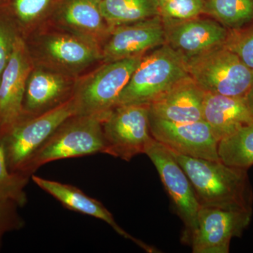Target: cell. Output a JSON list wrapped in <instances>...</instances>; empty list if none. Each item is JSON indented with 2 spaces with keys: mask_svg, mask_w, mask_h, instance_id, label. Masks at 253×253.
Here are the masks:
<instances>
[{
  "mask_svg": "<svg viewBox=\"0 0 253 253\" xmlns=\"http://www.w3.org/2000/svg\"><path fill=\"white\" fill-rule=\"evenodd\" d=\"M171 151L187 174L200 207L253 211V192L247 169Z\"/></svg>",
  "mask_w": 253,
  "mask_h": 253,
  "instance_id": "obj_1",
  "label": "cell"
},
{
  "mask_svg": "<svg viewBox=\"0 0 253 253\" xmlns=\"http://www.w3.org/2000/svg\"><path fill=\"white\" fill-rule=\"evenodd\" d=\"M33 64L78 78L102 61L99 46L47 24L24 40Z\"/></svg>",
  "mask_w": 253,
  "mask_h": 253,
  "instance_id": "obj_2",
  "label": "cell"
},
{
  "mask_svg": "<svg viewBox=\"0 0 253 253\" xmlns=\"http://www.w3.org/2000/svg\"><path fill=\"white\" fill-rule=\"evenodd\" d=\"M144 55L102 63L78 77L73 94L76 115L104 121L117 106L120 95Z\"/></svg>",
  "mask_w": 253,
  "mask_h": 253,
  "instance_id": "obj_3",
  "label": "cell"
},
{
  "mask_svg": "<svg viewBox=\"0 0 253 253\" xmlns=\"http://www.w3.org/2000/svg\"><path fill=\"white\" fill-rule=\"evenodd\" d=\"M186 58L166 43L145 54L120 95L118 105H149L189 76Z\"/></svg>",
  "mask_w": 253,
  "mask_h": 253,
  "instance_id": "obj_4",
  "label": "cell"
},
{
  "mask_svg": "<svg viewBox=\"0 0 253 253\" xmlns=\"http://www.w3.org/2000/svg\"><path fill=\"white\" fill-rule=\"evenodd\" d=\"M102 121L85 116L68 118L32 156L21 172L28 176L48 163L66 158L104 154Z\"/></svg>",
  "mask_w": 253,
  "mask_h": 253,
  "instance_id": "obj_5",
  "label": "cell"
},
{
  "mask_svg": "<svg viewBox=\"0 0 253 253\" xmlns=\"http://www.w3.org/2000/svg\"><path fill=\"white\" fill-rule=\"evenodd\" d=\"M190 77L205 91L245 97L253 83V70L225 45L186 58Z\"/></svg>",
  "mask_w": 253,
  "mask_h": 253,
  "instance_id": "obj_6",
  "label": "cell"
},
{
  "mask_svg": "<svg viewBox=\"0 0 253 253\" xmlns=\"http://www.w3.org/2000/svg\"><path fill=\"white\" fill-rule=\"evenodd\" d=\"M76 114L72 96L66 102L41 114L23 116L0 138L9 170L21 174L42 145L66 120Z\"/></svg>",
  "mask_w": 253,
  "mask_h": 253,
  "instance_id": "obj_7",
  "label": "cell"
},
{
  "mask_svg": "<svg viewBox=\"0 0 253 253\" xmlns=\"http://www.w3.org/2000/svg\"><path fill=\"white\" fill-rule=\"evenodd\" d=\"M104 154L130 161L145 154L153 139L150 130L149 105H118L102 121Z\"/></svg>",
  "mask_w": 253,
  "mask_h": 253,
  "instance_id": "obj_8",
  "label": "cell"
},
{
  "mask_svg": "<svg viewBox=\"0 0 253 253\" xmlns=\"http://www.w3.org/2000/svg\"><path fill=\"white\" fill-rule=\"evenodd\" d=\"M144 154L154 163L174 211L184 223L185 232L183 239L187 243L197 225L200 208L191 181L172 151L154 138L146 146Z\"/></svg>",
  "mask_w": 253,
  "mask_h": 253,
  "instance_id": "obj_9",
  "label": "cell"
},
{
  "mask_svg": "<svg viewBox=\"0 0 253 253\" xmlns=\"http://www.w3.org/2000/svg\"><path fill=\"white\" fill-rule=\"evenodd\" d=\"M253 211L200 207L197 225L187 243L194 253H228L233 238L241 237Z\"/></svg>",
  "mask_w": 253,
  "mask_h": 253,
  "instance_id": "obj_10",
  "label": "cell"
},
{
  "mask_svg": "<svg viewBox=\"0 0 253 253\" xmlns=\"http://www.w3.org/2000/svg\"><path fill=\"white\" fill-rule=\"evenodd\" d=\"M153 138L174 152L211 161H219L218 141L204 121L169 122L149 115Z\"/></svg>",
  "mask_w": 253,
  "mask_h": 253,
  "instance_id": "obj_11",
  "label": "cell"
},
{
  "mask_svg": "<svg viewBox=\"0 0 253 253\" xmlns=\"http://www.w3.org/2000/svg\"><path fill=\"white\" fill-rule=\"evenodd\" d=\"M166 43V28L161 15L116 26L111 28L101 47V63L144 55Z\"/></svg>",
  "mask_w": 253,
  "mask_h": 253,
  "instance_id": "obj_12",
  "label": "cell"
},
{
  "mask_svg": "<svg viewBox=\"0 0 253 253\" xmlns=\"http://www.w3.org/2000/svg\"><path fill=\"white\" fill-rule=\"evenodd\" d=\"M33 67L26 42L18 36L0 79V138L23 116L26 84Z\"/></svg>",
  "mask_w": 253,
  "mask_h": 253,
  "instance_id": "obj_13",
  "label": "cell"
},
{
  "mask_svg": "<svg viewBox=\"0 0 253 253\" xmlns=\"http://www.w3.org/2000/svg\"><path fill=\"white\" fill-rule=\"evenodd\" d=\"M102 0H63L48 24L102 47L110 27L103 16Z\"/></svg>",
  "mask_w": 253,
  "mask_h": 253,
  "instance_id": "obj_14",
  "label": "cell"
},
{
  "mask_svg": "<svg viewBox=\"0 0 253 253\" xmlns=\"http://www.w3.org/2000/svg\"><path fill=\"white\" fill-rule=\"evenodd\" d=\"M77 78L34 66L26 84L23 116H37L67 101Z\"/></svg>",
  "mask_w": 253,
  "mask_h": 253,
  "instance_id": "obj_15",
  "label": "cell"
},
{
  "mask_svg": "<svg viewBox=\"0 0 253 253\" xmlns=\"http://www.w3.org/2000/svg\"><path fill=\"white\" fill-rule=\"evenodd\" d=\"M168 21L172 24L165 27L167 44L185 58L224 45L229 37L225 26L214 20L195 18Z\"/></svg>",
  "mask_w": 253,
  "mask_h": 253,
  "instance_id": "obj_16",
  "label": "cell"
},
{
  "mask_svg": "<svg viewBox=\"0 0 253 253\" xmlns=\"http://www.w3.org/2000/svg\"><path fill=\"white\" fill-rule=\"evenodd\" d=\"M205 94L196 82L187 76L149 104V115L169 122L203 121Z\"/></svg>",
  "mask_w": 253,
  "mask_h": 253,
  "instance_id": "obj_17",
  "label": "cell"
},
{
  "mask_svg": "<svg viewBox=\"0 0 253 253\" xmlns=\"http://www.w3.org/2000/svg\"><path fill=\"white\" fill-rule=\"evenodd\" d=\"M32 179L41 189L44 190L46 193L52 196L65 207L71 211L83 213L105 221L118 234L126 238V239L130 240L135 243L137 246L147 253L158 252L154 248L128 234L123 228L118 225L113 214L104 207V205L97 200L89 197L76 186L63 184L57 181L44 179L34 174L32 176Z\"/></svg>",
  "mask_w": 253,
  "mask_h": 253,
  "instance_id": "obj_18",
  "label": "cell"
},
{
  "mask_svg": "<svg viewBox=\"0 0 253 253\" xmlns=\"http://www.w3.org/2000/svg\"><path fill=\"white\" fill-rule=\"evenodd\" d=\"M203 121L207 123L219 142L242 126L253 123V116L244 97L206 92Z\"/></svg>",
  "mask_w": 253,
  "mask_h": 253,
  "instance_id": "obj_19",
  "label": "cell"
},
{
  "mask_svg": "<svg viewBox=\"0 0 253 253\" xmlns=\"http://www.w3.org/2000/svg\"><path fill=\"white\" fill-rule=\"evenodd\" d=\"M63 0H0V15L23 40L51 21Z\"/></svg>",
  "mask_w": 253,
  "mask_h": 253,
  "instance_id": "obj_20",
  "label": "cell"
},
{
  "mask_svg": "<svg viewBox=\"0 0 253 253\" xmlns=\"http://www.w3.org/2000/svg\"><path fill=\"white\" fill-rule=\"evenodd\" d=\"M101 8L111 28L161 15L158 0H102Z\"/></svg>",
  "mask_w": 253,
  "mask_h": 253,
  "instance_id": "obj_21",
  "label": "cell"
},
{
  "mask_svg": "<svg viewBox=\"0 0 253 253\" xmlns=\"http://www.w3.org/2000/svg\"><path fill=\"white\" fill-rule=\"evenodd\" d=\"M217 152L226 166L248 170L253 166V122L219 141Z\"/></svg>",
  "mask_w": 253,
  "mask_h": 253,
  "instance_id": "obj_22",
  "label": "cell"
},
{
  "mask_svg": "<svg viewBox=\"0 0 253 253\" xmlns=\"http://www.w3.org/2000/svg\"><path fill=\"white\" fill-rule=\"evenodd\" d=\"M204 13L224 26L239 29L253 21V0H206Z\"/></svg>",
  "mask_w": 253,
  "mask_h": 253,
  "instance_id": "obj_23",
  "label": "cell"
},
{
  "mask_svg": "<svg viewBox=\"0 0 253 253\" xmlns=\"http://www.w3.org/2000/svg\"><path fill=\"white\" fill-rule=\"evenodd\" d=\"M28 181V176L9 170L4 149L0 144V198L12 201L17 206H24L27 202L24 187Z\"/></svg>",
  "mask_w": 253,
  "mask_h": 253,
  "instance_id": "obj_24",
  "label": "cell"
},
{
  "mask_svg": "<svg viewBox=\"0 0 253 253\" xmlns=\"http://www.w3.org/2000/svg\"><path fill=\"white\" fill-rule=\"evenodd\" d=\"M206 0H168L160 7L163 20L186 21L204 14Z\"/></svg>",
  "mask_w": 253,
  "mask_h": 253,
  "instance_id": "obj_25",
  "label": "cell"
},
{
  "mask_svg": "<svg viewBox=\"0 0 253 253\" xmlns=\"http://www.w3.org/2000/svg\"><path fill=\"white\" fill-rule=\"evenodd\" d=\"M224 45L234 51L246 66L253 70V27L229 36Z\"/></svg>",
  "mask_w": 253,
  "mask_h": 253,
  "instance_id": "obj_26",
  "label": "cell"
},
{
  "mask_svg": "<svg viewBox=\"0 0 253 253\" xmlns=\"http://www.w3.org/2000/svg\"><path fill=\"white\" fill-rule=\"evenodd\" d=\"M18 36L12 25L0 15V79L11 59Z\"/></svg>",
  "mask_w": 253,
  "mask_h": 253,
  "instance_id": "obj_27",
  "label": "cell"
},
{
  "mask_svg": "<svg viewBox=\"0 0 253 253\" xmlns=\"http://www.w3.org/2000/svg\"><path fill=\"white\" fill-rule=\"evenodd\" d=\"M13 206L17 205L0 198V236L5 231L16 227L19 223L13 213Z\"/></svg>",
  "mask_w": 253,
  "mask_h": 253,
  "instance_id": "obj_28",
  "label": "cell"
},
{
  "mask_svg": "<svg viewBox=\"0 0 253 253\" xmlns=\"http://www.w3.org/2000/svg\"><path fill=\"white\" fill-rule=\"evenodd\" d=\"M244 98L245 100H246V104H247L248 107H249L250 112H251L253 116V83Z\"/></svg>",
  "mask_w": 253,
  "mask_h": 253,
  "instance_id": "obj_29",
  "label": "cell"
},
{
  "mask_svg": "<svg viewBox=\"0 0 253 253\" xmlns=\"http://www.w3.org/2000/svg\"><path fill=\"white\" fill-rule=\"evenodd\" d=\"M168 0H158V1H159L160 4V7H161V5H163L164 4V3H166V1H167Z\"/></svg>",
  "mask_w": 253,
  "mask_h": 253,
  "instance_id": "obj_30",
  "label": "cell"
}]
</instances>
